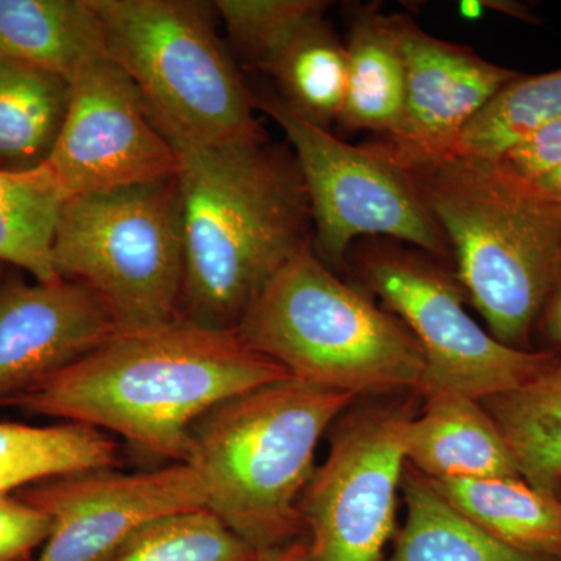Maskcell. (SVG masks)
Instances as JSON below:
<instances>
[{"label":"cell","mask_w":561,"mask_h":561,"mask_svg":"<svg viewBox=\"0 0 561 561\" xmlns=\"http://www.w3.org/2000/svg\"><path fill=\"white\" fill-rule=\"evenodd\" d=\"M69 99L68 81L0 55V169L28 171L46 164Z\"/></svg>","instance_id":"22"},{"label":"cell","mask_w":561,"mask_h":561,"mask_svg":"<svg viewBox=\"0 0 561 561\" xmlns=\"http://www.w3.org/2000/svg\"><path fill=\"white\" fill-rule=\"evenodd\" d=\"M560 119L561 69L538 76L522 73L471 121L456 154L501 160L513 147Z\"/></svg>","instance_id":"25"},{"label":"cell","mask_w":561,"mask_h":561,"mask_svg":"<svg viewBox=\"0 0 561 561\" xmlns=\"http://www.w3.org/2000/svg\"><path fill=\"white\" fill-rule=\"evenodd\" d=\"M405 172L490 334L511 348L537 350L535 328L561 261V197L504 160L451 154Z\"/></svg>","instance_id":"3"},{"label":"cell","mask_w":561,"mask_h":561,"mask_svg":"<svg viewBox=\"0 0 561 561\" xmlns=\"http://www.w3.org/2000/svg\"><path fill=\"white\" fill-rule=\"evenodd\" d=\"M404 456L405 463L432 481L522 478L482 401L454 391L430 394L423 415L408 420Z\"/></svg>","instance_id":"15"},{"label":"cell","mask_w":561,"mask_h":561,"mask_svg":"<svg viewBox=\"0 0 561 561\" xmlns=\"http://www.w3.org/2000/svg\"><path fill=\"white\" fill-rule=\"evenodd\" d=\"M535 334L540 335L545 342L540 350L552 351L561 356V261L552 289L537 321Z\"/></svg>","instance_id":"30"},{"label":"cell","mask_w":561,"mask_h":561,"mask_svg":"<svg viewBox=\"0 0 561 561\" xmlns=\"http://www.w3.org/2000/svg\"><path fill=\"white\" fill-rule=\"evenodd\" d=\"M411 416L386 409L342 421L301 497L309 561H381L394 530Z\"/></svg>","instance_id":"10"},{"label":"cell","mask_w":561,"mask_h":561,"mask_svg":"<svg viewBox=\"0 0 561 561\" xmlns=\"http://www.w3.org/2000/svg\"><path fill=\"white\" fill-rule=\"evenodd\" d=\"M324 13L301 22L276 47L262 72L275 81L276 95L287 108L330 130L345 102L348 58L345 43L332 31Z\"/></svg>","instance_id":"19"},{"label":"cell","mask_w":561,"mask_h":561,"mask_svg":"<svg viewBox=\"0 0 561 561\" xmlns=\"http://www.w3.org/2000/svg\"><path fill=\"white\" fill-rule=\"evenodd\" d=\"M254 102L289 140L311 208L313 250L324 264H345L356 242L368 238L411 245L440 260L453 256L409 173L378 147L335 138L271 92L254 94Z\"/></svg>","instance_id":"8"},{"label":"cell","mask_w":561,"mask_h":561,"mask_svg":"<svg viewBox=\"0 0 561 561\" xmlns=\"http://www.w3.org/2000/svg\"><path fill=\"white\" fill-rule=\"evenodd\" d=\"M180 162L135 83L108 55L80 69L46 162L68 198L171 179Z\"/></svg>","instance_id":"11"},{"label":"cell","mask_w":561,"mask_h":561,"mask_svg":"<svg viewBox=\"0 0 561 561\" xmlns=\"http://www.w3.org/2000/svg\"><path fill=\"white\" fill-rule=\"evenodd\" d=\"M254 561H309V546L306 538L257 551Z\"/></svg>","instance_id":"31"},{"label":"cell","mask_w":561,"mask_h":561,"mask_svg":"<svg viewBox=\"0 0 561 561\" xmlns=\"http://www.w3.org/2000/svg\"><path fill=\"white\" fill-rule=\"evenodd\" d=\"M356 394L289 378L221 402L191 431L206 508L254 551L306 538L301 497L328 427Z\"/></svg>","instance_id":"4"},{"label":"cell","mask_w":561,"mask_h":561,"mask_svg":"<svg viewBox=\"0 0 561 561\" xmlns=\"http://www.w3.org/2000/svg\"><path fill=\"white\" fill-rule=\"evenodd\" d=\"M430 481L491 537L516 551L561 561V496L542 493L522 478Z\"/></svg>","instance_id":"18"},{"label":"cell","mask_w":561,"mask_h":561,"mask_svg":"<svg viewBox=\"0 0 561 561\" xmlns=\"http://www.w3.org/2000/svg\"><path fill=\"white\" fill-rule=\"evenodd\" d=\"M257 551L208 508L151 523L111 561H254Z\"/></svg>","instance_id":"26"},{"label":"cell","mask_w":561,"mask_h":561,"mask_svg":"<svg viewBox=\"0 0 561 561\" xmlns=\"http://www.w3.org/2000/svg\"><path fill=\"white\" fill-rule=\"evenodd\" d=\"M50 534V519L20 496H0V561H25Z\"/></svg>","instance_id":"28"},{"label":"cell","mask_w":561,"mask_h":561,"mask_svg":"<svg viewBox=\"0 0 561 561\" xmlns=\"http://www.w3.org/2000/svg\"><path fill=\"white\" fill-rule=\"evenodd\" d=\"M523 481L561 496V356L516 389L482 400Z\"/></svg>","instance_id":"21"},{"label":"cell","mask_w":561,"mask_h":561,"mask_svg":"<svg viewBox=\"0 0 561 561\" xmlns=\"http://www.w3.org/2000/svg\"><path fill=\"white\" fill-rule=\"evenodd\" d=\"M181 319L236 331L276 273L313 245L308 194L291 150L267 136L180 151Z\"/></svg>","instance_id":"2"},{"label":"cell","mask_w":561,"mask_h":561,"mask_svg":"<svg viewBox=\"0 0 561 561\" xmlns=\"http://www.w3.org/2000/svg\"><path fill=\"white\" fill-rule=\"evenodd\" d=\"M291 378L345 393L419 390L424 356L404 323L339 278L313 245L287 262L236 328Z\"/></svg>","instance_id":"5"},{"label":"cell","mask_w":561,"mask_h":561,"mask_svg":"<svg viewBox=\"0 0 561 561\" xmlns=\"http://www.w3.org/2000/svg\"><path fill=\"white\" fill-rule=\"evenodd\" d=\"M501 160L527 179L540 181L561 165V119L513 147Z\"/></svg>","instance_id":"29"},{"label":"cell","mask_w":561,"mask_h":561,"mask_svg":"<svg viewBox=\"0 0 561 561\" xmlns=\"http://www.w3.org/2000/svg\"><path fill=\"white\" fill-rule=\"evenodd\" d=\"M232 49L250 68L264 70L276 47L301 22L330 9L323 0H217Z\"/></svg>","instance_id":"27"},{"label":"cell","mask_w":561,"mask_h":561,"mask_svg":"<svg viewBox=\"0 0 561 561\" xmlns=\"http://www.w3.org/2000/svg\"><path fill=\"white\" fill-rule=\"evenodd\" d=\"M117 331L105 302L77 280L0 284V402L69 367Z\"/></svg>","instance_id":"14"},{"label":"cell","mask_w":561,"mask_h":561,"mask_svg":"<svg viewBox=\"0 0 561 561\" xmlns=\"http://www.w3.org/2000/svg\"><path fill=\"white\" fill-rule=\"evenodd\" d=\"M117 460L116 442L88 424L32 426L0 421V496L21 486L114 468Z\"/></svg>","instance_id":"23"},{"label":"cell","mask_w":561,"mask_h":561,"mask_svg":"<svg viewBox=\"0 0 561 561\" xmlns=\"http://www.w3.org/2000/svg\"><path fill=\"white\" fill-rule=\"evenodd\" d=\"M538 183H541L546 190L561 197V165L556 171L549 173V175H546L545 179L538 181Z\"/></svg>","instance_id":"33"},{"label":"cell","mask_w":561,"mask_h":561,"mask_svg":"<svg viewBox=\"0 0 561 561\" xmlns=\"http://www.w3.org/2000/svg\"><path fill=\"white\" fill-rule=\"evenodd\" d=\"M0 55L72 81L106 55L91 0H0Z\"/></svg>","instance_id":"17"},{"label":"cell","mask_w":561,"mask_h":561,"mask_svg":"<svg viewBox=\"0 0 561 561\" xmlns=\"http://www.w3.org/2000/svg\"><path fill=\"white\" fill-rule=\"evenodd\" d=\"M289 378L238 332L209 330L179 317L158 327L117 331L0 408L88 424L151 456L187 463L192 427L205 413Z\"/></svg>","instance_id":"1"},{"label":"cell","mask_w":561,"mask_h":561,"mask_svg":"<svg viewBox=\"0 0 561 561\" xmlns=\"http://www.w3.org/2000/svg\"><path fill=\"white\" fill-rule=\"evenodd\" d=\"M387 242L356 243L351 251L368 289L419 342L424 371L416 391L424 398L454 391L486 400L531 381L557 360L552 351L511 348L494 339L468 313L459 280L427 254Z\"/></svg>","instance_id":"9"},{"label":"cell","mask_w":561,"mask_h":561,"mask_svg":"<svg viewBox=\"0 0 561 561\" xmlns=\"http://www.w3.org/2000/svg\"><path fill=\"white\" fill-rule=\"evenodd\" d=\"M405 522L389 561H557L531 556L491 537L405 463L401 481Z\"/></svg>","instance_id":"20"},{"label":"cell","mask_w":561,"mask_h":561,"mask_svg":"<svg viewBox=\"0 0 561 561\" xmlns=\"http://www.w3.org/2000/svg\"><path fill=\"white\" fill-rule=\"evenodd\" d=\"M66 201L46 164L28 171L0 169V262L41 283L60 279L51 245Z\"/></svg>","instance_id":"24"},{"label":"cell","mask_w":561,"mask_h":561,"mask_svg":"<svg viewBox=\"0 0 561 561\" xmlns=\"http://www.w3.org/2000/svg\"><path fill=\"white\" fill-rule=\"evenodd\" d=\"M394 22L405 65L404 113L397 133L373 146L405 171L456 154L471 121L522 72L435 38L404 14Z\"/></svg>","instance_id":"13"},{"label":"cell","mask_w":561,"mask_h":561,"mask_svg":"<svg viewBox=\"0 0 561 561\" xmlns=\"http://www.w3.org/2000/svg\"><path fill=\"white\" fill-rule=\"evenodd\" d=\"M479 5H481L482 11L485 10H494L500 11V13L508 14V16L516 18V20L527 21V22H537L535 21L534 14L530 13L529 9L523 3L516 2H504V0H500V2H485V0H478Z\"/></svg>","instance_id":"32"},{"label":"cell","mask_w":561,"mask_h":561,"mask_svg":"<svg viewBox=\"0 0 561 561\" xmlns=\"http://www.w3.org/2000/svg\"><path fill=\"white\" fill-rule=\"evenodd\" d=\"M106 55L135 83L176 150L265 135L256 102L216 31L214 3L91 0Z\"/></svg>","instance_id":"6"},{"label":"cell","mask_w":561,"mask_h":561,"mask_svg":"<svg viewBox=\"0 0 561 561\" xmlns=\"http://www.w3.org/2000/svg\"><path fill=\"white\" fill-rule=\"evenodd\" d=\"M51 261L60 278L105 302L119 331L179 319L184 230L176 175L68 198Z\"/></svg>","instance_id":"7"},{"label":"cell","mask_w":561,"mask_h":561,"mask_svg":"<svg viewBox=\"0 0 561 561\" xmlns=\"http://www.w3.org/2000/svg\"><path fill=\"white\" fill-rule=\"evenodd\" d=\"M20 497L50 519L35 561H111L151 523L206 508L201 474L190 463L84 471L33 485Z\"/></svg>","instance_id":"12"},{"label":"cell","mask_w":561,"mask_h":561,"mask_svg":"<svg viewBox=\"0 0 561 561\" xmlns=\"http://www.w3.org/2000/svg\"><path fill=\"white\" fill-rule=\"evenodd\" d=\"M345 102L339 124L387 139L400 127L405 103V65L394 14L378 3L348 9Z\"/></svg>","instance_id":"16"}]
</instances>
